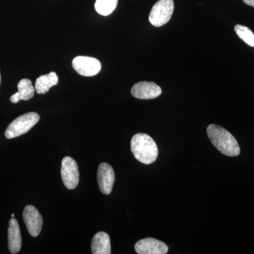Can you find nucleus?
Returning <instances> with one entry per match:
<instances>
[{"instance_id": "nucleus-1", "label": "nucleus", "mask_w": 254, "mask_h": 254, "mask_svg": "<svg viewBox=\"0 0 254 254\" xmlns=\"http://www.w3.org/2000/svg\"><path fill=\"white\" fill-rule=\"evenodd\" d=\"M207 134L214 146L222 154L230 157L240 155L238 142L225 128L217 125H210L207 128Z\"/></svg>"}, {"instance_id": "nucleus-2", "label": "nucleus", "mask_w": 254, "mask_h": 254, "mask_svg": "<svg viewBox=\"0 0 254 254\" xmlns=\"http://www.w3.org/2000/svg\"><path fill=\"white\" fill-rule=\"evenodd\" d=\"M131 150L134 158L145 165L154 163L158 158V146L154 140L146 133H138L133 136Z\"/></svg>"}, {"instance_id": "nucleus-3", "label": "nucleus", "mask_w": 254, "mask_h": 254, "mask_svg": "<svg viewBox=\"0 0 254 254\" xmlns=\"http://www.w3.org/2000/svg\"><path fill=\"white\" fill-rule=\"evenodd\" d=\"M40 116L36 113H28L18 117L6 128V138H14L27 133L39 122Z\"/></svg>"}, {"instance_id": "nucleus-4", "label": "nucleus", "mask_w": 254, "mask_h": 254, "mask_svg": "<svg viewBox=\"0 0 254 254\" xmlns=\"http://www.w3.org/2000/svg\"><path fill=\"white\" fill-rule=\"evenodd\" d=\"M174 9L173 0H159L150 11V23L155 27L164 26L171 19Z\"/></svg>"}, {"instance_id": "nucleus-5", "label": "nucleus", "mask_w": 254, "mask_h": 254, "mask_svg": "<svg viewBox=\"0 0 254 254\" xmlns=\"http://www.w3.org/2000/svg\"><path fill=\"white\" fill-rule=\"evenodd\" d=\"M61 176L68 190H74L79 182V171L76 162L71 157H65L62 161Z\"/></svg>"}, {"instance_id": "nucleus-6", "label": "nucleus", "mask_w": 254, "mask_h": 254, "mask_svg": "<svg viewBox=\"0 0 254 254\" xmlns=\"http://www.w3.org/2000/svg\"><path fill=\"white\" fill-rule=\"evenodd\" d=\"M72 66L75 71L83 76H93L101 70L102 65L96 58L91 57L78 56L72 61Z\"/></svg>"}, {"instance_id": "nucleus-7", "label": "nucleus", "mask_w": 254, "mask_h": 254, "mask_svg": "<svg viewBox=\"0 0 254 254\" xmlns=\"http://www.w3.org/2000/svg\"><path fill=\"white\" fill-rule=\"evenodd\" d=\"M131 93L137 99L150 100L160 96L162 89L154 82L141 81L133 85Z\"/></svg>"}, {"instance_id": "nucleus-8", "label": "nucleus", "mask_w": 254, "mask_h": 254, "mask_svg": "<svg viewBox=\"0 0 254 254\" xmlns=\"http://www.w3.org/2000/svg\"><path fill=\"white\" fill-rule=\"evenodd\" d=\"M23 218L30 235L38 236L43 227V218L39 211L33 205H27L23 210Z\"/></svg>"}, {"instance_id": "nucleus-9", "label": "nucleus", "mask_w": 254, "mask_h": 254, "mask_svg": "<svg viewBox=\"0 0 254 254\" xmlns=\"http://www.w3.org/2000/svg\"><path fill=\"white\" fill-rule=\"evenodd\" d=\"M135 251L138 254H165L168 247L163 242L153 238H145L135 245Z\"/></svg>"}, {"instance_id": "nucleus-10", "label": "nucleus", "mask_w": 254, "mask_h": 254, "mask_svg": "<svg viewBox=\"0 0 254 254\" xmlns=\"http://www.w3.org/2000/svg\"><path fill=\"white\" fill-rule=\"evenodd\" d=\"M115 180V172L109 164H100L98 170V182L100 191L105 195H109L113 190Z\"/></svg>"}, {"instance_id": "nucleus-11", "label": "nucleus", "mask_w": 254, "mask_h": 254, "mask_svg": "<svg viewBox=\"0 0 254 254\" xmlns=\"http://www.w3.org/2000/svg\"><path fill=\"white\" fill-rule=\"evenodd\" d=\"M21 235L17 220L12 218L10 220L8 229V244L11 254H17L21 248Z\"/></svg>"}, {"instance_id": "nucleus-12", "label": "nucleus", "mask_w": 254, "mask_h": 254, "mask_svg": "<svg viewBox=\"0 0 254 254\" xmlns=\"http://www.w3.org/2000/svg\"><path fill=\"white\" fill-rule=\"evenodd\" d=\"M36 88L28 78H23L18 83V92L10 98L11 103H18L20 100H28L34 96Z\"/></svg>"}, {"instance_id": "nucleus-13", "label": "nucleus", "mask_w": 254, "mask_h": 254, "mask_svg": "<svg viewBox=\"0 0 254 254\" xmlns=\"http://www.w3.org/2000/svg\"><path fill=\"white\" fill-rule=\"evenodd\" d=\"M91 251L93 254H111L109 235L104 232L97 233L92 240Z\"/></svg>"}, {"instance_id": "nucleus-14", "label": "nucleus", "mask_w": 254, "mask_h": 254, "mask_svg": "<svg viewBox=\"0 0 254 254\" xmlns=\"http://www.w3.org/2000/svg\"><path fill=\"white\" fill-rule=\"evenodd\" d=\"M59 78L54 71H52L48 74L42 75L37 78L35 88L38 94H45L48 92L52 87L58 85Z\"/></svg>"}, {"instance_id": "nucleus-15", "label": "nucleus", "mask_w": 254, "mask_h": 254, "mask_svg": "<svg viewBox=\"0 0 254 254\" xmlns=\"http://www.w3.org/2000/svg\"><path fill=\"white\" fill-rule=\"evenodd\" d=\"M118 0H95V9L102 16H108L115 11Z\"/></svg>"}, {"instance_id": "nucleus-16", "label": "nucleus", "mask_w": 254, "mask_h": 254, "mask_svg": "<svg viewBox=\"0 0 254 254\" xmlns=\"http://www.w3.org/2000/svg\"><path fill=\"white\" fill-rule=\"evenodd\" d=\"M235 31L241 40L247 43L248 46L254 47V34L250 28L238 24L235 26Z\"/></svg>"}, {"instance_id": "nucleus-17", "label": "nucleus", "mask_w": 254, "mask_h": 254, "mask_svg": "<svg viewBox=\"0 0 254 254\" xmlns=\"http://www.w3.org/2000/svg\"><path fill=\"white\" fill-rule=\"evenodd\" d=\"M243 1L249 6L254 7V0H243Z\"/></svg>"}, {"instance_id": "nucleus-18", "label": "nucleus", "mask_w": 254, "mask_h": 254, "mask_svg": "<svg viewBox=\"0 0 254 254\" xmlns=\"http://www.w3.org/2000/svg\"><path fill=\"white\" fill-rule=\"evenodd\" d=\"M11 217H12V218H14V214H11Z\"/></svg>"}]
</instances>
